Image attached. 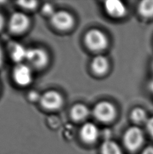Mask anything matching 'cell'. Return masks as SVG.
Masks as SVG:
<instances>
[{"label": "cell", "instance_id": "obj_1", "mask_svg": "<svg viewBox=\"0 0 153 154\" xmlns=\"http://www.w3.org/2000/svg\"><path fill=\"white\" fill-rule=\"evenodd\" d=\"M144 128L134 125L128 128L124 136V143L126 149L131 152L142 150L145 147L146 136Z\"/></svg>", "mask_w": 153, "mask_h": 154}, {"label": "cell", "instance_id": "obj_2", "mask_svg": "<svg viewBox=\"0 0 153 154\" xmlns=\"http://www.w3.org/2000/svg\"><path fill=\"white\" fill-rule=\"evenodd\" d=\"M85 42L92 50L99 51L105 49L107 45V38L99 30L92 29L86 35Z\"/></svg>", "mask_w": 153, "mask_h": 154}, {"label": "cell", "instance_id": "obj_3", "mask_svg": "<svg viewBox=\"0 0 153 154\" xmlns=\"http://www.w3.org/2000/svg\"><path fill=\"white\" fill-rule=\"evenodd\" d=\"M94 115L98 120L102 122H109L114 119L116 116V109L113 104L103 101L95 106Z\"/></svg>", "mask_w": 153, "mask_h": 154}, {"label": "cell", "instance_id": "obj_4", "mask_svg": "<svg viewBox=\"0 0 153 154\" xmlns=\"http://www.w3.org/2000/svg\"><path fill=\"white\" fill-rule=\"evenodd\" d=\"M15 82L20 86H27L31 83L32 79V73L28 66L18 64L16 66L13 72Z\"/></svg>", "mask_w": 153, "mask_h": 154}, {"label": "cell", "instance_id": "obj_5", "mask_svg": "<svg viewBox=\"0 0 153 154\" xmlns=\"http://www.w3.org/2000/svg\"><path fill=\"white\" fill-rule=\"evenodd\" d=\"M26 60L35 68H41L47 64L48 57L44 50L39 48L27 49Z\"/></svg>", "mask_w": 153, "mask_h": 154}, {"label": "cell", "instance_id": "obj_6", "mask_svg": "<svg viewBox=\"0 0 153 154\" xmlns=\"http://www.w3.org/2000/svg\"><path fill=\"white\" fill-rule=\"evenodd\" d=\"M28 16L21 12H16L12 16L10 20V28L13 32L21 33L26 31L29 26Z\"/></svg>", "mask_w": 153, "mask_h": 154}, {"label": "cell", "instance_id": "obj_7", "mask_svg": "<svg viewBox=\"0 0 153 154\" xmlns=\"http://www.w3.org/2000/svg\"><path fill=\"white\" fill-rule=\"evenodd\" d=\"M51 22L56 28L60 30H67L71 28L74 24L72 16L65 11L55 12L51 16Z\"/></svg>", "mask_w": 153, "mask_h": 154}, {"label": "cell", "instance_id": "obj_8", "mask_svg": "<svg viewBox=\"0 0 153 154\" xmlns=\"http://www.w3.org/2000/svg\"><path fill=\"white\" fill-rule=\"evenodd\" d=\"M63 100L61 95L55 91H50L43 94L40 97V103L48 109H58L62 105Z\"/></svg>", "mask_w": 153, "mask_h": 154}, {"label": "cell", "instance_id": "obj_9", "mask_svg": "<svg viewBox=\"0 0 153 154\" xmlns=\"http://www.w3.org/2000/svg\"><path fill=\"white\" fill-rule=\"evenodd\" d=\"M106 12L113 18H122L126 15L127 8L124 3L118 0H109L105 4Z\"/></svg>", "mask_w": 153, "mask_h": 154}, {"label": "cell", "instance_id": "obj_10", "mask_svg": "<svg viewBox=\"0 0 153 154\" xmlns=\"http://www.w3.org/2000/svg\"><path fill=\"white\" fill-rule=\"evenodd\" d=\"M151 117L146 109L142 107H136L134 108L130 114L131 120L135 126L144 127Z\"/></svg>", "mask_w": 153, "mask_h": 154}, {"label": "cell", "instance_id": "obj_11", "mask_svg": "<svg viewBox=\"0 0 153 154\" xmlns=\"http://www.w3.org/2000/svg\"><path fill=\"white\" fill-rule=\"evenodd\" d=\"M80 134L84 141L91 143L96 141L99 137V129L94 124L88 122L82 127Z\"/></svg>", "mask_w": 153, "mask_h": 154}, {"label": "cell", "instance_id": "obj_12", "mask_svg": "<svg viewBox=\"0 0 153 154\" xmlns=\"http://www.w3.org/2000/svg\"><path fill=\"white\" fill-rule=\"evenodd\" d=\"M137 12L144 20H153V0H143L139 2Z\"/></svg>", "mask_w": 153, "mask_h": 154}, {"label": "cell", "instance_id": "obj_13", "mask_svg": "<svg viewBox=\"0 0 153 154\" xmlns=\"http://www.w3.org/2000/svg\"><path fill=\"white\" fill-rule=\"evenodd\" d=\"M92 68L97 75H103L108 70L109 62L105 57L98 56L95 57L92 62Z\"/></svg>", "mask_w": 153, "mask_h": 154}, {"label": "cell", "instance_id": "obj_14", "mask_svg": "<svg viewBox=\"0 0 153 154\" xmlns=\"http://www.w3.org/2000/svg\"><path fill=\"white\" fill-rule=\"evenodd\" d=\"M10 54L13 60L20 64L24 60H26L27 49L21 44L15 43L11 46Z\"/></svg>", "mask_w": 153, "mask_h": 154}, {"label": "cell", "instance_id": "obj_15", "mask_svg": "<svg viewBox=\"0 0 153 154\" xmlns=\"http://www.w3.org/2000/svg\"><path fill=\"white\" fill-rule=\"evenodd\" d=\"M88 114V109L83 104H77L71 110V116L74 120H82L86 118Z\"/></svg>", "mask_w": 153, "mask_h": 154}, {"label": "cell", "instance_id": "obj_16", "mask_svg": "<svg viewBox=\"0 0 153 154\" xmlns=\"http://www.w3.org/2000/svg\"><path fill=\"white\" fill-rule=\"evenodd\" d=\"M102 154H123L121 148L116 142L106 140L101 147Z\"/></svg>", "mask_w": 153, "mask_h": 154}, {"label": "cell", "instance_id": "obj_17", "mask_svg": "<svg viewBox=\"0 0 153 154\" xmlns=\"http://www.w3.org/2000/svg\"><path fill=\"white\" fill-rule=\"evenodd\" d=\"M144 128L147 135L153 140V115L151 116V117H150L148 122H147Z\"/></svg>", "mask_w": 153, "mask_h": 154}, {"label": "cell", "instance_id": "obj_18", "mask_svg": "<svg viewBox=\"0 0 153 154\" xmlns=\"http://www.w3.org/2000/svg\"><path fill=\"white\" fill-rule=\"evenodd\" d=\"M18 4L25 9L32 10L37 7V2L35 1H20L18 2Z\"/></svg>", "mask_w": 153, "mask_h": 154}, {"label": "cell", "instance_id": "obj_19", "mask_svg": "<svg viewBox=\"0 0 153 154\" xmlns=\"http://www.w3.org/2000/svg\"><path fill=\"white\" fill-rule=\"evenodd\" d=\"M43 12H44V14H45L46 15L51 16H53L55 12H54L53 6L50 4H45L43 8Z\"/></svg>", "mask_w": 153, "mask_h": 154}, {"label": "cell", "instance_id": "obj_20", "mask_svg": "<svg viewBox=\"0 0 153 154\" xmlns=\"http://www.w3.org/2000/svg\"><path fill=\"white\" fill-rule=\"evenodd\" d=\"M141 154H153V145H146L142 150Z\"/></svg>", "mask_w": 153, "mask_h": 154}, {"label": "cell", "instance_id": "obj_21", "mask_svg": "<svg viewBox=\"0 0 153 154\" xmlns=\"http://www.w3.org/2000/svg\"><path fill=\"white\" fill-rule=\"evenodd\" d=\"M3 63V52L2 50L1 47H0V66H1Z\"/></svg>", "mask_w": 153, "mask_h": 154}, {"label": "cell", "instance_id": "obj_22", "mask_svg": "<svg viewBox=\"0 0 153 154\" xmlns=\"http://www.w3.org/2000/svg\"><path fill=\"white\" fill-rule=\"evenodd\" d=\"M3 24H4V18H3V16L0 14V29L2 28Z\"/></svg>", "mask_w": 153, "mask_h": 154}]
</instances>
